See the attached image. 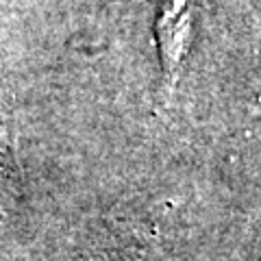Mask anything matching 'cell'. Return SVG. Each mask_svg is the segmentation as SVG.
Here are the masks:
<instances>
[{
	"label": "cell",
	"instance_id": "6da1fadb",
	"mask_svg": "<svg viewBox=\"0 0 261 261\" xmlns=\"http://www.w3.org/2000/svg\"><path fill=\"white\" fill-rule=\"evenodd\" d=\"M198 0H161L157 15V42L163 81L172 87L183 74L185 55L194 35Z\"/></svg>",
	"mask_w": 261,
	"mask_h": 261
}]
</instances>
